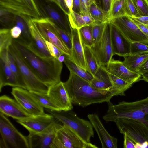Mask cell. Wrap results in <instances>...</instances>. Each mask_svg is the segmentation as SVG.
I'll list each match as a JSON object with an SVG mask.
<instances>
[{"label":"cell","mask_w":148,"mask_h":148,"mask_svg":"<svg viewBox=\"0 0 148 148\" xmlns=\"http://www.w3.org/2000/svg\"><path fill=\"white\" fill-rule=\"evenodd\" d=\"M69 78L64 82L72 104L82 107L95 103L108 102L114 96L112 91L99 90L93 87L90 82L71 71Z\"/></svg>","instance_id":"obj_2"},{"label":"cell","mask_w":148,"mask_h":148,"mask_svg":"<svg viewBox=\"0 0 148 148\" xmlns=\"http://www.w3.org/2000/svg\"><path fill=\"white\" fill-rule=\"evenodd\" d=\"M83 46L87 71L93 77L100 66L91 48L86 45Z\"/></svg>","instance_id":"obj_31"},{"label":"cell","mask_w":148,"mask_h":148,"mask_svg":"<svg viewBox=\"0 0 148 148\" xmlns=\"http://www.w3.org/2000/svg\"><path fill=\"white\" fill-rule=\"evenodd\" d=\"M46 0L49 1H50V2H54L56 3V2H55V0Z\"/></svg>","instance_id":"obj_57"},{"label":"cell","mask_w":148,"mask_h":148,"mask_svg":"<svg viewBox=\"0 0 148 148\" xmlns=\"http://www.w3.org/2000/svg\"><path fill=\"white\" fill-rule=\"evenodd\" d=\"M131 54L141 55L148 53V44L135 42H131Z\"/></svg>","instance_id":"obj_40"},{"label":"cell","mask_w":148,"mask_h":148,"mask_svg":"<svg viewBox=\"0 0 148 148\" xmlns=\"http://www.w3.org/2000/svg\"><path fill=\"white\" fill-rule=\"evenodd\" d=\"M15 15L8 10L0 7L1 23L6 28L10 29L14 23Z\"/></svg>","instance_id":"obj_37"},{"label":"cell","mask_w":148,"mask_h":148,"mask_svg":"<svg viewBox=\"0 0 148 148\" xmlns=\"http://www.w3.org/2000/svg\"><path fill=\"white\" fill-rule=\"evenodd\" d=\"M45 110L62 124L73 131L84 141L90 143L94 132L90 121L79 118L72 110L56 111L45 108Z\"/></svg>","instance_id":"obj_4"},{"label":"cell","mask_w":148,"mask_h":148,"mask_svg":"<svg viewBox=\"0 0 148 148\" xmlns=\"http://www.w3.org/2000/svg\"><path fill=\"white\" fill-rule=\"evenodd\" d=\"M114 122L121 133L135 143V148H148V126L141 122L129 118H119Z\"/></svg>","instance_id":"obj_5"},{"label":"cell","mask_w":148,"mask_h":148,"mask_svg":"<svg viewBox=\"0 0 148 148\" xmlns=\"http://www.w3.org/2000/svg\"><path fill=\"white\" fill-rule=\"evenodd\" d=\"M91 16L95 22L109 23L108 12L99 7L95 0H92L89 7Z\"/></svg>","instance_id":"obj_32"},{"label":"cell","mask_w":148,"mask_h":148,"mask_svg":"<svg viewBox=\"0 0 148 148\" xmlns=\"http://www.w3.org/2000/svg\"><path fill=\"white\" fill-rule=\"evenodd\" d=\"M51 21L52 24L56 29L61 39L71 52L72 48L71 34L62 29L55 23L51 20Z\"/></svg>","instance_id":"obj_39"},{"label":"cell","mask_w":148,"mask_h":148,"mask_svg":"<svg viewBox=\"0 0 148 148\" xmlns=\"http://www.w3.org/2000/svg\"><path fill=\"white\" fill-rule=\"evenodd\" d=\"M0 112L17 120L32 116L24 109L15 99L5 95L0 97Z\"/></svg>","instance_id":"obj_15"},{"label":"cell","mask_w":148,"mask_h":148,"mask_svg":"<svg viewBox=\"0 0 148 148\" xmlns=\"http://www.w3.org/2000/svg\"><path fill=\"white\" fill-rule=\"evenodd\" d=\"M110 23L113 55L124 57L130 54L131 42L114 25Z\"/></svg>","instance_id":"obj_18"},{"label":"cell","mask_w":148,"mask_h":148,"mask_svg":"<svg viewBox=\"0 0 148 148\" xmlns=\"http://www.w3.org/2000/svg\"><path fill=\"white\" fill-rule=\"evenodd\" d=\"M108 13L109 22L114 19L122 16H131L128 9L126 0H114Z\"/></svg>","instance_id":"obj_28"},{"label":"cell","mask_w":148,"mask_h":148,"mask_svg":"<svg viewBox=\"0 0 148 148\" xmlns=\"http://www.w3.org/2000/svg\"><path fill=\"white\" fill-rule=\"evenodd\" d=\"M0 134V148H30L27 136L20 132L1 112Z\"/></svg>","instance_id":"obj_6"},{"label":"cell","mask_w":148,"mask_h":148,"mask_svg":"<svg viewBox=\"0 0 148 148\" xmlns=\"http://www.w3.org/2000/svg\"><path fill=\"white\" fill-rule=\"evenodd\" d=\"M66 55L64 54L61 55L58 57L57 60L61 62H64L65 60Z\"/></svg>","instance_id":"obj_56"},{"label":"cell","mask_w":148,"mask_h":148,"mask_svg":"<svg viewBox=\"0 0 148 148\" xmlns=\"http://www.w3.org/2000/svg\"><path fill=\"white\" fill-rule=\"evenodd\" d=\"M45 41L47 48L51 55L53 57L57 59L60 56L64 54L53 43L46 40Z\"/></svg>","instance_id":"obj_43"},{"label":"cell","mask_w":148,"mask_h":148,"mask_svg":"<svg viewBox=\"0 0 148 148\" xmlns=\"http://www.w3.org/2000/svg\"><path fill=\"white\" fill-rule=\"evenodd\" d=\"M9 49L17 64L26 85L31 92L47 94L49 87L41 81L25 64L11 44Z\"/></svg>","instance_id":"obj_8"},{"label":"cell","mask_w":148,"mask_h":148,"mask_svg":"<svg viewBox=\"0 0 148 148\" xmlns=\"http://www.w3.org/2000/svg\"><path fill=\"white\" fill-rule=\"evenodd\" d=\"M10 34L13 39H17L20 37L22 31L18 26L15 25L10 29Z\"/></svg>","instance_id":"obj_46"},{"label":"cell","mask_w":148,"mask_h":148,"mask_svg":"<svg viewBox=\"0 0 148 148\" xmlns=\"http://www.w3.org/2000/svg\"><path fill=\"white\" fill-rule=\"evenodd\" d=\"M123 57L122 62L124 65L130 71L137 73L139 67L148 57V53L141 55L130 54Z\"/></svg>","instance_id":"obj_30"},{"label":"cell","mask_w":148,"mask_h":148,"mask_svg":"<svg viewBox=\"0 0 148 148\" xmlns=\"http://www.w3.org/2000/svg\"><path fill=\"white\" fill-rule=\"evenodd\" d=\"M110 23L131 42H138L148 44V37L140 30L130 17L126 16L115 18Z\"/></svg>","instance_id":"obj_10"},{"label":"cell","mask_w":148,"mask_h":148,"mask_svg":"<svg viewBox=\"0 0 148 148\" xmlns=\"http://www.w3.org/2000/svg\"><path fill=\"white\" fill-rule=\"evenodd\" d=\"M79 32L83 46L91 48L93 45L91 25L81 28L79 29Z\"/></svg>","instance_id":"obj_36"},{"label":"cell","mask_w":148,"mask_h":148,"mask_svg":"<svg viewBox=\"0 0 148 148\" xmlns=\"http://www.w3.org/2000/svg\"><path fill=\"white\" fill-rule=\"evenodd\" d=\"M106 67L100 66L90 84L96 89L115 92L112 90V84Z\"/></svg>","instance_id":"obj_24"},{"label":"cell","mask_w":148,"mask_h":148,"mask_svg":"<svg viewBox=\"0 0 148 148\" xmlns=\"http://www.w3.org/2000/svg\"><path fill=\"white\" fill-rule=\"evenodd\" d=\"M130 17L133 19L148 26V15L138 17Z\"/></svg>","instance_id":"obj_51"},{"label":"cell","mask_w":148,"mask_h":148,"mask_svg":"<svg viewBox=\"0 0 148 148\" xmlns=\"http://www.w3.org/2000/svg\"><path fill=\"white\" fill-rule=\"evenodd\" d=\"M11 93L23 109L32 116L45 114L44 108L28 90L19 87H13Z\"/></svg>","instance_id":"obj_13"},{"label":"cell","mask_w":148,"mask_h":148,"mask_svg":"<svg viewBox=\"0 0 148 148\" xmlns=\"http://www.w3.org/2000/svg\"><path fill=\"white\" fill-rule=\"evenodd\" d=\"M69 24L72 29H79L85 26L92 25L95 22L93 18L88 15H83L73 10L68 15Z\"/></svg>","instance_id":"obj_27"},{"label":"cell","mask_w":148,"mask_h":148,"mask_svg":"<svg viewBox=\"0 0 148 148\" xmlns=\"http://www.w3.org/2000/svg\"><path fill=\"white\" fill-rule=\"evenodd\" d=\"M55 0L56 4L66 14L68 15L70 12L65 3L64 0Z\"/></svg>","instance_id":"obj_48"},{"label":"cell","mask_w":148,"mask_h":148,"mask_svg":"<svg viewBox=\"0 0 148 148\" xmlns=\"http://www.w3.org/2000/svg\"><path fill=\"white\" fill-rule=\"evenodd\" d=\"M128 9L131 17L141 16L133 0H126Z\"/></svg>","instance_id":"obj_44"},{"label":"cell","mask_w":148,"mask_h":148,"mask_svg":"<svg viewBox=\"0 0 148 148\" xmlns=\"http://www.w3.org/2000/svg\"><path fill=\"white\" fill-rule=\"evenodd\" d=\"M47 94L60 110H72L73 107L69 95L60 81L49 87Z\"/></svg>","instance_id":"obj_16"},{"label":"cell","mask_w":148,"mask_h":148,"mask_svg":"<svg viewBox=\"0 0 148 148\" xmlns=\"http://www.w3.org/2000/svg\"><path fill=\"white\" fill-rule=\"evenodd\" d=\"M17 123L23 126L29 132L33 134L45 132L58 122L50 114L32 116L21 120H17Z\"/></svg>","instance_id":"obj_14"},{"label":"cell","mask_w":148,"mask_h":148,"mask_svg":"<svg viewBox=\"0 0 148 148\" xmlns=\"http://www.w3.org/2000/svg\"><path fill=\"white\" fill-rule=\"evenodd\" d=\"M108 73L112 84V90L117 95H125V92L131 87L133 84Z\"/></svg>","instance_id":"obj_33"},{"label":"cell","mask_w":148,"mask_h":148,"mask_svg":"<svg viewBox=\"0 0 148 148\" xmlns=\"http://www.w3.org/2000/svg\"><path fill=\"white\" fill-rule=\"evenodd\" d=\"M141 16L148 15V0H133Z\"/></svg>","instance_id":"obj_42"},{"label":"cell","mask_w":148,"mask_h":148,"mask_svg":"<svg viewBox=\"0 0 148 148\" xmlns=\"http://www.w3.org/2000/svg\"><path fill=\"white\" fill-rule=\"evenodd\" d=\"M64 1L70 12L73 11V0H64Z\"/></svg>","instance_id":"obj_54"},{"label":"cell","mask_w":148,"mask_h":148,"mask_svg":"<svg viewBox=\"0 0 148 148\" xmlns=\"http://www.w3.org/2000/svg\"><path fill=\"white\" fill-rule=\"evenodd\" d=\"M90 48L99 65L106 66L113 56L110 22L107 23L101 36Z\"/></svg>","instance_id":"obj_9"},{"label":"cell","mask_w":148,"mask_h":148,"mask_svg":"<svg viewBox=\"0 0 148 148\" xmlns=\"http://www.w3.org/2000/svg\"><path fill=\"white\" fill-rule=\"evenodd\" d=\"M114 0H113V1H112V2L114 1Z\"/></svg>","instance_id":"obj_58"},{"label":"cell","mask_w":148,"mask_h":148,"mask_svg":"<svg viewBox=\"0 0 148 148\" xmlns=\"http://www.w3.org/2000/svg\"><path fill=\"white\" fill-rule=\"evenodd\" d=\"M124 141L123 147L124 148H135V143L128 136L126 135L123 134Z\"/></svg>","instance_id":"obj_47"},{"label":"cell","mask_w":148,"mask_h":148,"mask_svg":"<svg viewBox=\"0 0 148 148\" xmlns=\"http://www.w3.org/2000/svg\"><path fill=\"white\" fill-rule=\"evenodd\" d=\"M40 105L43 108L51 110H60L47 94L30 91Z\"/></svg>","instance_id":"obj_35"},{"label":"cell","mask_w":148,"mask_h":148,"mask_svg":"<svg viewBox=\"0 0 148 148\" xmlns=\"http://www.w3.org/2000/svg\"><path fill=\"white\" fill-rule=\"evenodd\" d=\"M106 68L110 73L132 84L138 81L142 77L140 73L128 69L124 65L122 62L112 58Z\"/></svg>","instance_id":"obj_17"},{"label":"cell","mask_w":148,"mask_h":148,"mask_svg":"<svg viewBox=\"0 0 148 148\" xmlns=\"http://www.w3.org/2000/svg\"><path fill=\"white\" fill-rule=\"evenodd\" d=\"M92 0H80L81 3L80 14L83 15H88L91 17L89 7L90 2Z\"/></svg>","instance_id":"obj_45"},{"label":"cell","mask_w":148,"mask_h":148,"mask_svg":"<svg viewBox=\"0 0 148 148\" xmlns=\"http://www.w3.org/2000/svg\"><path fill=\"white\" fill-rule=\"evenodd\" d=\"M64 62L70 71L89 82L92 79L93 76L87 70L75 64L72 59L71 57L66 55Z\"/></svg>","instance_id":"obj_29"},{"label":"cell","mask_w":148,"mask_h":148,"mask_svg":"<svg viewBox=\"0 0 148 148\" xmlns=\"http://www.w3.org/2000/svg\"><path fill=\"white\" fill-rule=\"evenodd\" d=\"M71 34L72 37L71 58L75 64L87 70L83 46L79 35V29L71 28Z\"/></svg>","instance_id":"obj_23"},{"label":"cell","mask_w":148,"mask_h":148,"mask_svg":"<svg viewBox=\"0 0 148 148\" xmlns=\"http://www.w3.org/2000/svg\"><path fill=\"white\" fill-rule=\"evenodd\" d=\"M58 122L55 124L56 135L51 148H97L85 142L72 130Z\"/></svg>","instance_id":"obj_7"},{"label":"cell","mask_w":148,"mask_h":148,"mask_svg":"<svg viewBox=\"0 0 148 148\" xmlns=\"http://www.w3.org/2000/svg\"><path fill=\"white\" fill-rule=\"evenodd\" d=\"M28 18L26 16L21 14H15L14 24L21 29L22 33L18 38L29 46L31 42V36L28 22Z\"/></svg>","instance_id":"obj_26"},{"label":"cell","mask_w":148,"mask_h":148,"mask_svg":"<svg viewBox=\"0 0 148 148\" xmlns=\"http://www.w3.org/2000/svg\"><path fill=\"white\" fill-rule=\"evenodd\" d=\"M10 29L4 28L0 30V51L8 49L11 45L12 38L10 32Z\"/></svg>","instance_id":"obj_38"},{"label":"cell","mask_w":148,"mask_h":148,"mask_svg":"<svg viewBox=\"0 0 148 148\" xmlns=\"http://www.w3.org/2000/svg\"><path fill=\"white\" fill-rule=\"evenodd\" d=\"M87 117L98 135L102 148H117V139L106 131L98 115L90 114Z\"/></svg>","instance_id":"obj_20"},{"label":"cell","mask_w":148,"mask_h":148,"mask_svg":"<svg viewBox=\"0 0 148 148\" xmlns=\"http://www.w3.org/2000/svg\"><path fill=\"white\" fill-rule=\"evenodd\" d=\"M28 22L31 36V42L28 46L34 53L39 56L44 58L53 57L50 54L45 41L38 32L32 18H28Z\"/></svg>","instance_id":"obj_19"},{"label":"cell","mask_w":148,"mask_h":148,"mask_svg":"<svg viewBox=\"0 0 148 148\" xmlns=\"http://www.w3.org/2000/svg\"><path fill=\"white\" fill-rule=\"evenodd\" d=\"M7 56L9 66L16 79L19 87L27 90L26 85L18 66L9 48Z\"/></svg>","instance_id":"obj_34"},{"label":"cell","mask_w":148,"mask_h":148,"mask_svg":"<svg viewBox=\"0 0 148 148\" xmlns=\"http://www.w3.org/2000/svg\"><path fill=\"white\" fill-rule=\"evenodd\" d=\"M103 2V9L108 12L110 8L113 0H102Z\"/></svg>","instance_id":"obj_52"},{"label":"cell","mask_w":148,"mask_h":148,"mask_svg":"<svg viewBox=\"0 0 148 148\" xmlns=\"http://www.w3.org/2000/svg\"><path fill=\"white\" fill-rule=\"evenodd\" d=\"M108 109L103 116L106 122H114L119 118H129L138 120L148 126V97L138 101H123L114 105L107 102Z\"/></svg>","instance_id":"obj_3"},{"label":"cell","mask_w":148,"mask_h":148,"mask_svg":"<svg viewBox=\"0 0 148 148\" xmlns=\"http://www.w3.org/2000/svg\"><path fill=\"white\" fill-rule=\"evenodd\" d=\"M42 8L47 16V17L49 18L60 28L71 34V28L70 24L67 23L55 8L48 5H44Z\"/></svg>","instance_id":"obj_25"},{"label":"cell","mask_w":148,"mask_h":148,"mask_svg":"<svg viewBox=\"0 0 148 148\" xmlns=\"http://www.w3.org/2000/svg\"><path fill=\"white\" fill-rule=\"evenodd\" d=\"M8 49L0 51V92L2 88L5 86L19 87L16 79L8 64L7 56Z\"/></svg>","instance_id":"obj_21"},{"label":"cell","mask_w":148,"mask_h":148,"mask_svg":"<svg viewBox=\"0 0 148 148\" xmlns=\"http://www.w3.org/2000/svg\"><path fill=\"white\" fill-rule=\"evenodd\" d=\"M12 45L25 64L39 79L48 87L61 81L62 62L53 57L44 58L39 56L19 39H12Z\"/></svg>","instance_id":"obj_1"},{"label":"cell","mask_w":148,"mask_h":148,"mask_svg":"<svg viewBox=\"0 0 148 148\" xmlns=\"http://www.w3.org/2000/svg\"><path fill=\"white\" fill-rule=\"evenodd\" d=\"M0 7L14 14H21L34 18L42 15L34 0H0Z\"/></svg>","instance_id":"obj_12"},{"label":"cell","mask_w":148,"mask_h":148,"mask_svg":"<svg viewBox=\"0 0 148 148\" xmlns=\"http://www.w3.org/2000/svg\"><path fill=\"white\" fill-rule=\"evenodd\" d=\"M107 23L95 22L91 25L93 45L101 36Z\"/></svg>","instance_id":"obj_41"},{"label":"cell","mask_w":148,"mask_h":148,"mask_svg":"<svg viewBox=\"0 0 148 148\" xmlns=\"http://www.w3.org/2000/svg\"><path fill=\"white\" fill-rule=\"evenodd\" d=\"M148 71V57L145 60L138 68L137 73L141 74Z\"/></svg>","instance_id":"obj_50"},{"label":"cell","mask_w":148,"mask_h":148,"mask_svg":"<svg viewBox=\"0 0 148 148\" xmlns=\"http://www.w3.org/2000/svg\"><path fill=\"white\" fill-rule=\"evenodd\" d=\"M141 75L143 80L148 83V71L144 72Z\"/></svg>","instance_id":"obj_55"},{"label":"cell","mask_w":148,"mask_h":148,"mask_svg":"<svg viewBox=\"0 0 148 148\" xmlns=\"http://www.w3.org/2000/svg\"><path fill=\"white\" fill-rule=\"evenodd\" d=\"M73 10L75 12L77 10L80 14L81 10V3L80 0H73Z\"/></svg>","instance_id":"obj_53"},{"label":"cell","mask_w":148,"mask_h":148,"mask_svg":"<svg viewBox=\"0 0 148 148\" xmlns=\"http://www.w3.org/2000/svg\"><path fill=\"white\" fill-rule=\"evenodd\" d=\"M56 123L45 132L29 134L27 137L29 148H51L56 135Z\"/></svg>","instance_id":"obj_22"},{"label":"cell","mask_w":148,"mask_h":148,"mask_svg":"<svg viewBox=\"0 0 148 148\" xmlns=\"http://www.w3.org/2000/svg\"><path fill=\"white\" fill-rule=\"evenodd\" d=\"M39 34L43 39L54 45L65 55L71 56V53L60 38L51 21L47 17L32 18Z\"/></svg>","instance_id":"obj_11"},{"label":"cell","mask_w":148,"mask_h":148,"mask_svg":"<svg viewBox=\"0 0 148 148\" xmlns=\"http://www.w3.org/2000/svg\"><path fill=\"white\" fill-rule=\"evenodd\" d=\"M140 30L148 37V26L132 19Z\"/></svg>","instance_id":"obj_49"}]
</instances>
